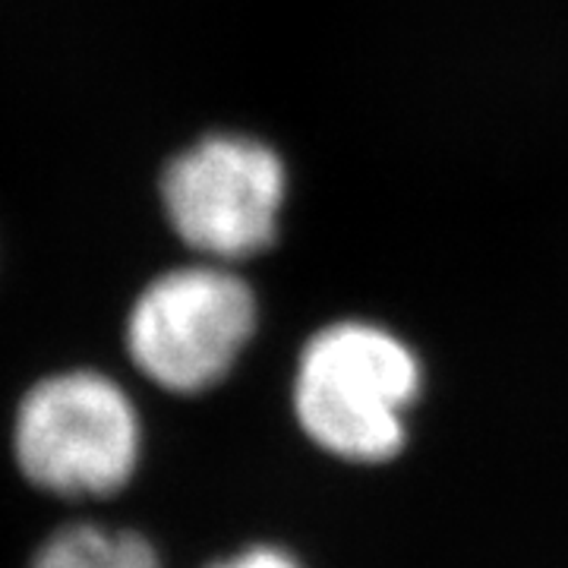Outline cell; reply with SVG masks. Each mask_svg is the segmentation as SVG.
I'll use <instances>...</instances> for the list:
<instances>
[{
	"label": "cell",
	"mask_w": 568,
	"mask_h": 568,
	"mask_svg": "<svg viewBox=\"0 0 568 568\" xmlns=\"http://www.w3.org/2000/svg\"><path fill=\"white\" fill-rule=\"evenodd\" d=\"M426 388L417 347L395 328L345 316L306 335L291 373V417L310 446L354 467L392 465L410 443Z\"/></svg>",
	"instance_id": "cell-1"
},
{
	"label": "cell",
	"mask_w": 568,
	"mask_h": 568,
	"mask_svg": "<svg viewBox=\"0 0 568 568\" xmlns=\"http://www.w3.org/2000/svg\"><path fill=\"white\" fill-rule=\"evenodd\" d=\"M145 417L130 386L102 366H54L22 388L10 414V462L32 493L108 503L145 465Z\"/></svg>",
	"instance_id": "cell-2"
},
{
	"label": "cell",
	"mask_w": 568,
	"mask_h": 568,
	"mask_svg": "<svg viewBox=\"0 0 568 568\" xmlns=\"http://www.w3.org/2000/svg\"><path fill=\"white\" fill-rule=\"evenodd\" d=\"M263 325L256 284L241 265L186 256L133 291L121 345L145 386L171 398H203L244 364Z\"/></svg>",
	"instance_id": "cell-3"
},
{
	"label": "cell",
	"mask_w": 568,
	"mask_h": 568,
	"mask_svg": "<svg viewBox=\"0 0 568 568\" xmlns=\"http://www.w3.org/2000/svg\"><path fill=\"white\" fill-rule=\"evenodd\" d=\"M291 200L284 155L246 130H205L159 168L155 203L186 256L241 265L282 241Z\"/></svg>",
	"instance_id": "cell-4"
},
{
	"label": "cell",
	"mask_w": 568,
	"mask_h": 568,
	"mask_svg": "<svg viewBox=\"0 0 568 568\" xmlns=\"http://www.w3.org/2000/svg\"><path fill=\"white\" fill-rule=\"evenodd\" d=\"M26 568H164L152 537L104 521H67L41 537Z\"/></svg>",
	"instance_id": "cell-5"
},
{
	"label": "cell",
	"mask_w": 568,
	"mask_h": 568,
	"mask_svg": "<svg viewBox=\"0 0 568 568\" xmlns=\"http://www.w3.org/2000/svg\"><path fill=\"white\" fill-rule=\"evenodd\" d=\"M203 568H306L304 559L284 544L275 540H253L246 547L231 549L215 556L212 562H205Z\"/></svg>",
	"instance_id": "cell-6"
}]
</instances>
